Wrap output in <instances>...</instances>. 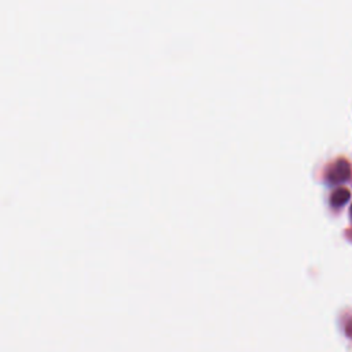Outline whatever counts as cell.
Wrapping results in <instances>:
<instances>
[{
    "label": "cell",
    "instance_id": "obj_1",
    "mask_svg": "<svg viewBox=\"0 0 352 352\" xmlns=\"http://www.w3.org/2000/svg\"><path fill=\"white\" fill-rule=\"evenodd\" d=\"M349 175V162L340 158L336 162L331 164V166L327 170V180L330 183H341L345 179H348Z\"/></svg>",
    "mask_w": 352,
    "mask_h": 352
},
{
    "label": "cell",
    "instance_id": "obj_2",
    "mask_svg": "<svg viewBox=\"0 0 352 352\" xmlns=\"http://www.w3.org/2000/svg\"><path fill=\"white\" fill-rule=\"evenodd\" d=\"M349 197H351V192H349L348 188H345V187H338V188H336V190L331 192V195H330V202H331L333 206H341V205H344V204L349 199Z\"/></svg>",
    "mask_w": 352,
    "mask_h": 352
},
{
    "label": "cell",
    "instance_id": "obj_3",
    "mask_svg": "<svg viewBox=\"0 0 352 352\" xmlns=\"http://www.w3.org/2000/svg\"><path fill=\"white\" fill-rule=\"evenodd\" d=\"M351 213H352V206H351Z\"/></svg>",
    "mask_w": 352,
    "mask_h": 352
}]
</instances>
